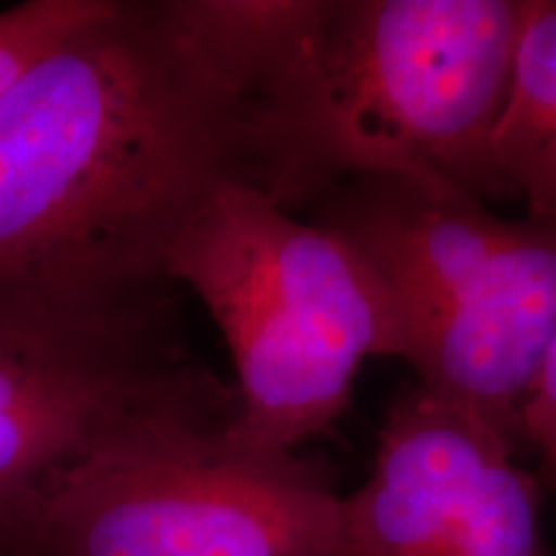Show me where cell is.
Returning <instances> with one entry per match:
<instances>
[{"mask_svg": "<svg viewBox=\"0 0 556 556\" xmlns=\"http://www.w3.org/2000/svg\"><path fill=\"white\" fill-rule=\"evenodd\" d=\"M467 409L413 384L394 397L371 475L340 503L345 556H554L536 471Z\"/></svg>", "mask_w": 556, "mask_h": 556, "instance_id": "obj_7", "label": "cell"}, {"mask_svg": "<svg viewBox=\"0 0 556 556\" xmlns=\"http://www.w3.org/2000/svg\"><path fill=\"white\" fill-rule=\"evenodd\" d=\"M492 155L510 201L556 222V0H531Z\"/></svg>", "mask_w": 556, "mask_h": 556, "instance_id": "obj_8", "label": "cell"}, {"mask_svg": "<svg viewBox=\"0 0 556 556\" xmlns=\"http://www.w3.org/2000/svg\"><path fill=\"white\" fill-rule=\"evenodd\" d=\"M186 420L99 451L52 486L18 556H345L336 477Z\"/></svg>", "mask_w": 556, "mask_h": 556, "instance_id": "obj_5", "label": "cell"}, {"mask_svg": "<svg viewBox=\"0 0 556 556\" xmlns=\"http://www.w3.org/2000/svg\"><path fill=\"white\" fill-rule=\"evenodd\" d=\"M88 5L90 0H31L0 13V99L52 41L78 24Z\"/></svg>", "mask_w": 556, "mask_h": 556, "instance_id": "obj_9", "label": "cell"}, {"mask_svg": "<svg viewBox=\"0 0 556 556\" xmlns=\"http://www.w3.org/2000/svg\"><path fill=\"white\" fill-rule=\"evenodd\" d=\"M309 204L377 281L415 384L526 454L520 415L556 340V222L402 173L340 178Z\"/></svg>", "mask_w": 556, "mask_h": 556, "instance_id": "obj_3", "label": "cell"}, {"mask_svg": "<svg viewBox=\"0 0 556 556\" xmlns=\"http://www.w3.org/2000/svg\"><path fill=\"white\" fill-rule=\"evenodd\" d=\"M197 294L232 353L245 446L296 454L336 428L364 358L392 356L384 296L330 229L296 219L250 184L219 186L165 261Z\"/></svg>", "mask_w": 556, "mask_h": 556, "instance_id": "obj_4", "label": "cell"}, {"mask_svg": "<svg viewBox=\"0 0 556 556\" xmlns=\"http://www.w3.org/2000/svg\"><path fill=\"white\" fill-rule=\"evenodd\" d=\"M531 0H315L278 75L304 204L402 173L510 201L492 131Z\"/></svg>", "mask_w": 556, "mask_h": 556, "instance_id": "obj_2", "label": "cell"}, {"mask_svg": "<svg viewBox=\"0 0 556 556\" xmlns=\"http://www.w3.org/2000/svg\"><path fill=\"white\" fill-rule=\"evenodd\" d=\"M289 0H90L0 99V317L173 309L165 261L219 186L294 208Z\"/></svg>", "mask_w": 556, "mask_h": 556, "instance_id": "obj_1", "label": "cell"}, {"mask_svg": "<svg viewBox=\"0 0 556 556\" xmlns=\"http://www.w3.org/2000/svg\"><path fill=\"white\" fill-rule=\"evenodd\" d=\"M520 426L526 451L539 458L536 477L541 486L556 492V340L526 402Z\"/></svg>", "mask_w": 556, "mask_h": 556, "instance_id": "obj_10", "label": "cell"}, {"mask_svg": "<svg viewBox=\"0 0 556 556\" xmlns=\"http://www.w3.org/2000/svg\"><path fill=\"white\" fill-rule=\"evenodd\" d=\"M235 415V384L191 356L173 309L103 325L0 317V556H18L52 486L93 454Z\"/></svg>", "mask_w": 556, "mask_h": 556, "instance_id": "obj_6", "label": "cell"}]
</instances>
